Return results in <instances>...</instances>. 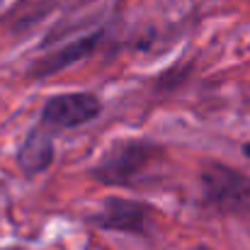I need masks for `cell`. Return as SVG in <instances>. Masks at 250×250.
I'll list each match as a JSON object with an SVG mask.
<instances>
[{"label": "cell", "instance_id": "obj_1", "mask_svg": "<svg viewBox=\"0 0 250 250\" xmlns=\"http://www.w3.org/2000/svg\"><path fill=\"white\" fill-rule=\"evenodd\" d=\"M166 156V148L148 139H119L90 167L92 180L107 187H126L141 180Z\"/></svg>", "mask_w": 250, "mask_h": 250}, {"label": "cell", "instance_id": "obj_2", "mask_svg": "<svg viewBox=\"0 0 250 250\" xmlns=\"http://www.w3.org/2000/svg\"><path fill=\"white\" fill-rule=\"evenodd\" d=\"M202 204L221 216H250V175L226 166L207 163L199 172Z\"/></svg>", "mask_w": 250, "mask_h": 250}, {"label": "cell", "instance_id": "obj_3", "mask_svg": "<svg viewBox=\"0 0 250 250\" xmlns=\"http://www.w3.org/2000/svg\"><path fill=\"white\" fill-rule=\"evenodd\" d=\"M87 221L100 231H117L146 238L153 231V209L139 199L107 197L102 199L97 214L87 216Z\"/></svg>", "mask_w": 250, "mask_h": 250}, {"label": "cell", "instance_id": "obj_4", "mask_svg": "<svg viewBox=\"0 0 250 250\" xmlns=\"http://www.w3.org/2000/svg\"><path fill=\"white\" fill-rule=\"evenodd\" d=\"M100 112H102V102L97 95H92V92H61V95H51L42 104L37 124H42L56 134V131L90 124L92 119L100 117Z\"/></svg>", "mask_w": 250, "mask_h": 250}, {"label": "cell", "instance_id": "obj_5", "mask_svg": "<svg viewBox=\"0 0 250 250\" xmlns=\"http://www.w3.org/2000/svg\"><path fill=\"white\" fill-rule=\"evenodd\" d=\"M102 39H104V32H102V29L90 32V34H83V37H78V39H73V42L63 44L61 49H56V51H51V54H46V56L37 59V61L29 66L27 76H29V78H34V81L51 78V76H56V73H61V71L71 68L73 63L90 59V56L97 51V46L102 44Z\"/></svg>", "mask_w": 250, "mask_h": 250}, {"label": "cell", "instance_id": "obj_6", "mask_svg": "<svg viewBox=\"0 0 250 250\" xmlns=\"http://www.w3.org/2000/svg\"><path fill=\"white\" fill-rule=\"evenodd\" d=\"M56 158V148H54V131L34 124L29 129V134L24 136L22 146L17 148V167L24 177H34L39 172H44L46 167L54 163Z\"/></svg>", "mask_w": 250, "mask_h": 250}, {"label": "cell", "instance_id": "obj_7", "mask_svg": "<svg viewBox=\"0 0 250 250\" xmlns=\"http://www.w3.org/2000/svg\"><path fill=\"white\" fill-rule=\"evenodd\" d=\"M59 0H17V5L10 10L7 15V24L17 32V29H27L29 24H34L37 20H42Z\"/></svg>", "mask_w": 250, "mask_h": 250}, {"label": "cell", "instance_id": "obj_8", "mask_svg": "<svg viewBox=\"0 0 250 250\" xmlns=\"http://www.w3.org/2000/svg\"><path fill=\"white\" fill-rule=\"evenodd\" d=\"M243 156H248V158H250V141H248V144H243Z\"/></svg>", "mask_w": 250, "mask_h": 250}, {"label": "cell", "instance_id": "obj_9", "mask_svg": "<svg viewBox=\"0 0 250 250\" xmlns=\"http://www.w3.org/2000/svg\"><path fill=\"white\" fill-rule=\"evenodd\" d=\"M5 250H22V248H5Z\"/></svg>", "mask_w": 250, "mask_h": 250}, {"label": "cell", "instance_id": "obj_10", "mask_svg": "<svg viewBox=\"0 0 250 250\" xmlns=\"http://www.w3.org/2000/svg\"><path fill=\"white\" fill-rule=\"evenodd\" d=\"M0 187H2V182H0Z\"/></svg>", "mask_w": 250, "mask_h": 250}]
</instances>
